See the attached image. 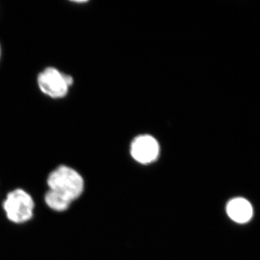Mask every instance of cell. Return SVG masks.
Returning a JSON list of instances; mask_svg holds the SVG:
<instances>
[{"mask_svg": "<svg viewBox=\"0 0 260 260\" xmlns=\"http://www.w3.org/2000/svg\"><path fill=\"white\" fill-rule=\"evenodd\" d=\"M48 190L73 205L83 196L85 179L79 171L67 164H60L48 174L46 181Z\"/></svg>", "mask_w": 260, "mask_h": 260, "instance_id": "6da1fadb", "label": "cell"}, {"mask_svg": "<svg viewBox=\"0 0 260 260\" xmlns=\"http://www.w3.org/2000/svg\"><path fill=\"white\" fill-rule=\"evenodd\" d=\"M132 156L143 164L155 161L159 154V145L157 140L150 135H140L133 140L131 145Z\"/></svg>", "mask_w": 260, "mask_h": 260, "instance_id": "277c9868", "label": "cell"}, {"mask_svg": "<svg viewBox=\"0 0 260 260\" xmlns=\"http://www.w3.org/2000/svg\"><path fill=\"white\" fill-rule=\"evenodd\" d=\"M1 56H2V47H1V44H0V59H1Z\"/></svg>", "mask_w": 260, "mask_h": 260, "instance_id": "8992f818", "label": "cell"}, {"mask_svg": "<svg viewBox=\"0 0 260 260\" xmlns=\"http://www.w3.org/2000/svg\"><path fill=\"white\" fill-rule=\"evenodd\" d=\"M226 213L231 220L239 224H246L254 217V208L250 202L244 198H234L226 205Z\"/></svg>", "mask_w": 260, "mask_h": 260, "instance_id": "5b68a950", "label": "cell"}, {"mask_svg": "<svg viewBox=\"0 0 260 260\" xmlns=\"http://www.w3.org/2000/svg\"><path fill=\"white\" fill-rule=\"evenodd\" d=\"M1 208L9 223L23 225L34 218L37 204L34 197L28 191L17 188L5 194Z\"/></svg>", "mask_w": 260, "mask_h": 260, "instance_id": "7a4b0ae2", "label": "cell"}, {"mask_svg": "<svg viewBox=\"0 0 260 260\" xmlns=\"http://www.w3.org/2000/svg\"><path fill=\"white\" fill-rule=\"evenodd\" d=\"M73 78L53 67L45 68L38 75L37 83L41 91L51 99L64 98L73 84Z\"/></svg>", "mask_w": 260, "mask_h": 260, "instance_id": "3957f363", "label": "cell"}]
</instances>
